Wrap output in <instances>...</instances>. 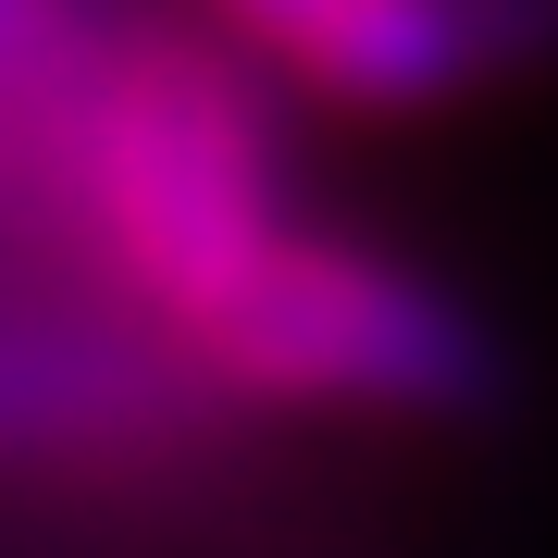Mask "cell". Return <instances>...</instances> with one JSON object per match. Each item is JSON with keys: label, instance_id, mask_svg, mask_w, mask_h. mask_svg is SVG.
<instances>
[{"label": "cell", "instance_id": "obj_2", "mask_svg": "<svg viewBox=\"0 0 558 558\" xmlns=\"http://www.w3.org/2000/svg\"><path fill=\"white\" fill-rule=\"evenodd\" d=\"M199 398L274 410V422H484L509 398V336L422 260L336 236V223H286L248 274H223L199 311L161 336Z\"/></svg>", "mask_w": 558, "mask_h": 558}, {"label": "cell", "instance_id": "obj_3", "mask_svg": "<svg viewBox=\"0 0 558 558\" xmlns=\"http://www.w3.org/2000/svg\"><path fill=\"white\" fill-rule=\"evenodd\" d=\"M223 410L161 360L137 323L87 299H0V472H174L211 459Z\"/></svg>", "mask_w": 558, "mask_h": 558}, {"label": "cell", "instance_id": "obj_4", "mask_svg": "<svg viewBox=\"0 0 558 558\" xmlns=\"http://www.w3.org/2000/svg\"><path fill=\"white\" fill-rule=\"evenodd\" d=\"M199 38L336 112H447L546 38L534 0H199Z\"/></svg>", "mask_w": 558, "mask_h": 558}, {"label": "cell", "instance_id": "obj_1", "mask_svg": "<svg viewBox=\"0 0 558 558\" xmlns=\"http://www.w3.org/2000/svg\"><path fill=\"white\" fill-rule=\"evenodd\" d=\"M0 199L38 211L87 311L161 348L223 274L299 223L286 100L174 13L50 0L0 112Z\"/></svg>", "mask_w": 558, "mask_h": 558}]
</instances>
